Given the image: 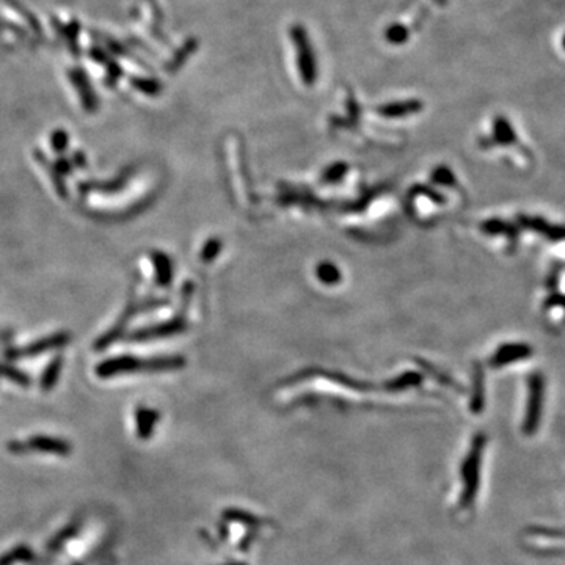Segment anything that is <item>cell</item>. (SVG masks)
<instances>
[{"mask_svg":"<svg viewBox=\"0 0 565 565\" xmlns=\"http://www.w3.org/2000/svg\"><path fill=\"white\" fill-rule=\"evenodd\" d=\"M292 43H294L297 51V64L300 71V77L306 85L316 84L317 80V60L314 53L311 43H309L305 27L296 24L291 29Z\"/></svg>","mask_w":565,"mask_h":565,"instance_id":"7a4b0ae2","label":"cell"},{"mask_svg":"<svg viewBox=\"0 0 565 565\" xmlns=\"http://www.w3.org/2000/svg\"><path fill=\"white\" fill-rule=\"evenodd\" d=\"M143 360L132 355H121L115 358H108L96 368V376L99 378H110L119 374H130L143 371Z\"/></svg>","mask_w":565,"mask_h":565,"instance_id":"277c9868","label":"cell"},{"mask_svg":"<svg viewBox=\"0 0 565 565\" xmlns=\"http://www.w3.org/2000/svg\"><path fill=\"white\" fill-rule=\"evenodd\" d=\"M543 402H545V378L542 374L536 372L529 377L528 382V402L523 420V432L526 435H534L542 422Z\"/></svg>","mask_w":565,"mask_h":565,"instance_id":"3957f363","label":"cell"},{"mask_svg":"<svg viewBox=\"0 0 565 565\" xmlns=\"http://www.w3.org/2000/svg\"><path fill=\"white\" fill-rule=\"evenodd\" d=\"M73 162H74V165H77L80 168H84L86 165V159L82 153H75L73 157Z\"/></svg>","mask_w":565,"mask_h":565,"instance_id":"f1b7e54d","label":"cell"},{"mask_svg":"<svg viewBox=\"0 0 565 565\" xmlns=\"http://www.w3.org/2000/svg\"><path fill=\"white\" fill-rule=\"evenodd\" d=\"M346 170H347V167L342 165V164H336V165H333V167H330L328 170L325 171L324 181H325V182H336V181H339V179L342 178V175H344V173H346Z\"/></svg>","mask_w":565,"mask_h":565,"instance_id":"cb8c5ba5","label":"cell"},{"mask_svg":"<svg viewBox=\"0 0 565 565\" xmlns=\"http://www.w3.org/2000/svg\"><path fill=\"white\" fill-rule=\"evenodd\" d=\"M433 181H437L440 184H453L454 175H450V171H448L446 168H438V170L433 173Z\"/></svg>","mask_w":565,"mask_h":565,"instance_id":"4316f807","label":"cell"},{"mask_svg":"<svg viewBox=\"0 0 565 565\" xmlns=\"http://www.w3.org/2000/svg\"><path fill=\"white\" fill-rule=\"evenodd\" d=\"M186 365V360L182 357H156L143 363V371H175Z\"/></svg>","mask_w":565,"mask_h":565,"instance_id":"7c38bea8","label":"cell"},{"mask_svg":"<svg viewBox=\"0 0 565 565\" xmlns=\"http://www.w3.org/2000/svg\"><path fill=\"white\" fill-rule=\"evenodd\" d=\"M69 341H71V335L69 333H63V331H62V333H56L52 336H47V338H45V339L32 342L30 346L23 347V349L10 350L7 353V358H10V360H18V358L36 357V355H41V353L47 352V350L58 349V347L67 346Z\"/></svg>","mask_w":565,"mask_h":565,"instance_id":"5b68a950","label":"cell"},{"mask_svg":"<svg viewBox=\"0 0 565 565\" xmlns=\"http://www.w3.org/2000/svg\"><path fill=\"white\" fill-rule=\"evenodd\" d=\"M317 278L324 285H336L341 280V270L331 263H320L317 267Z\"/></svg>","mask_w":565,"mask_h":565,"instance_id":"ac0fdd59","label":"cell"},{"mask_svg":"<svg viewBox=\"0 0 565 565\" xmlns=\"http://www.w3.org/2000/svg\"><path fill=\"white\" fill-rule=\"evenodd\" d=\"M128 181V176H121L115 179V181H110V182H82L80 184V192H106V193H112V192H118V190H121L124 182Z\"/></svg>","mask_w":565,"mask_h":565,"instance_id":"9a60e30c","label":"cell"},{"mask_svg":"<svg viewBox=\"0 0 565 565\" xmlns=\"http://www.w3.org/2000/svg\"><path fill=\"white\" fill-rule=\"evenodd\" d=\"M160 415L157 410L146 409V407H139L135 410V427H137V435L141 440H148L153 437L156 424L159 422Z\"/></svg>","mask_w":565,"mask_h":565,"instance_id":"9c48e42d","label":"cell"},{"mask_svg":"<svg viewBox=\"0 0 565 565\" xmlns=\"http://www.w3.org/2000/svg\"><path fill=\"white\" fill-rule=\"evenodd\" d=\"M77 531H79V523H73V525L67 526V528H63L56 537H53L51 543H49V550L57 551L58 548H62V545H64V543H67L69 539H73V537L77 534Z\"/></svg>","mask_w":565,"mask_h":565,"instance_id":"d6986e66","label":"cell"},{"mask_svg":"<svg viewBox=\"0 0 565 565\" xmlns=\"http://www.w3.org/2000/svg\"><path fill=\"white\" fill-rule=\"evenodd\" d=\"M562 45H564V49H565V36H564V41H562Z\"/></svg>","mask_w":565,"mask_h":565,"instance_id":"f546056e","label":"cell"},{"mask_svg":"<svg viewBox=\"0 0 565 565\" xmlns=\"http://www.w3.org/2000/svg\"><path fill=\"white\" fill-rule=\"evenodd\" d=\"M184 330H186V324H184L181 319H175V320H170V322H167V324L156 325V327H148V328L135 331V333L130 335L129 341H134V342L151 341V339H156V338H162V336L178 335Z\"/></svg>","mask_w":565,"mask_h":565,"instance_id":"8992f818","label":"cell"},{"mask_svg":"<svg viewBox=\"0 0 565 565\" xmlns=\"http://www.w3.org/2000/svg\"><path fill=\"white\" fill-rule=\"evenodd\" d=\"M494 140L501 145H512L517 141V134L514 132L512 126L506 118H496L494 121Z\"/></svg>","mask_w":565,"mask_h":565,"instance_id":"e0dca14e","label":"cell"},{"mask_svg":"<svg viewBox=\"0 0 565 565\" xmlns=\"http://www.w3.org/2000/svg\"><path fill=\"white\" fill-rule=\"evenodd\" d=\"M154 269H156V278L160 286H168L173 276V264L171 259L167 256L165 253L156 252L153 253Z\"/></svg>","mask_w":565,"mask_h":565,"instance_id":"4fadbf2b","label":"cell"},{"mask_svg":"<svg viewBox=\"0 0 565 565\" xmlns=\"http://www.w3.org/2000/svg\"><path fill=\"white\" fill-rule=\"evenodd\" d=\"M531 347L528 344H521V342H512V344H504L499 347V349L494 352V355L492 357V366L499 368V366H507L509 363L525 360V358L531 357Z\"/></svg>","mask_w":565,"mask_h":565,"instance_id":"ba28073f","label":"cell"},{"mask_svg":"<svg viewBox=\"0 0 565 565\" xmlns=\"http://www.w3.org/2000/svg\"><path fill=\"white\" fill-rule=\"evenodd\" d=\"M231 565H243V564H231Z\"/></svg>","mask_w":565,"mask_h":565,"instance_id":"4dcf8cb0","label":"cell"},{"mask_svg":"<svg viewBox=\"0 0 565 565\" xmlns=\"http://www.w3.org/2000/svg\"><path fill=\"white\" fill-rule=\"evenodd\" d=\"M0 376L8 378V380H13L14 383L23 385V387H29V385H30V377L27 376V374L21 372L19 369H14L12 366H2V365H0Z\"/></svg>","mask_w":565,"mask_h":565,"instance_id":"ffe728a7","label":"cell"},{"mask_svg":"<svg viewBox=\"0 0 565 565\" xmlns=\"http://www.w3.org/2000/svg\"><path fill=\"white\" fill-rule=\"evenodd\" d=\"M62 363H63L62 357H56L51 363H49V366L46 368V371L43 372V378H41L43 391H46L47 393V391H51L53 387H56L60 371H62Z\"/></svg>","mask_w":565,"mask_h":565,"instance_id":"2e32d148","label":"cell"},{"mask_svg":"<svg viewBox=\"0 0 565 565\" xmlns=\"http://www.w3.org/2000/svg\"><path fill=\"white\" fill-rule=\"evenodd\" d=\"M73 565H79V564H73Z\"/></svg>","mask_w":565,"mask_h":565,"instance_id":"1f68e13d","label":"cell"},{"mask_svg":"<svg viewBox=\"0 0 565 565\" xmlns=\"http://www.w3.org/2000/svg\"><path fill=\"white\" fill-rule=\"evenodd\" d=\"M385 36H387V41L391 43V45H402V43H405L407 38H409V30H407L405 25L394 24L388 27Z\"/></svg>","mask_w":565,"mask_h":565,"instance_id":"7402d4cb","label":"cell"},{"mask_svg":"<svg viewBox=\"0 0 565 565\" xmlns=\"http://www.w3.org/2000/svg\"><path fill=\"white\" fill-rule=\"evenodd\" d=\"M422 104L420 101H405V102H393V104H385L377 108L378 115L385 118H400L411 115V113L420 112Z\"/></svg>","mask_w":565,"mask_h":565,"instance_id":"8fae6325","label":"cell"},{"mask_svg":"<svg viewBox=\"0 0 565 565\" xmlns=\"http://www.w3.org/2000/svg\"><path fill=\"white\" fill-rule=\"evenodd\" d=\"M27 444H29L30 450H40V453L60 455V457H68V455H71V450H73L71 444L64 442V440L47 435L30 437Z\"/></svg>","mask_w":565,"mask_h":565,"instance_id":"52a82bcc","label":"cell"},{"mask_svg":"<svg viewBox=\"0 0 565 565\" xmlns=\"http://www.w3.org/2000/svg\"><path fill=\"white\" fill-rule=\"evenodd\" d=\"M220 250H221V242L219 241V239H217V237L211 239V241L206 242V245L203 247V252H201V259H203L204 263H209V261L215 259L217 256H219Z\"/></svg>","mask_w":565,"mask_h":565,"instance_id":"603a6c76","label":"cell"},{"mask_svg":"<svg viewBox=\"0 0 565 565\" xmlns=\"http://www.w3.org/2000/svg\"><path fill=\"white\" fill-rule=\"evenodd\" d=\"M8 450L12 454L23 455V454H29L30 448H29V444H27V442H18V440H14V442L8 443Z\"/></svg>","mask_w":565,"mask_h":565,"instance_id":"484cf974","label":"cell"},{"mask_svg":"<svg viewBox=\"0 0 565 565\" xmlns=\"http://www.w3.org/2000/svg\"><path fill=\"white\" fill-rule=\"evenodd\" d=\"M485 446V437L476 435L472 440L470 453L466 455L464 464H461L460 476H461V494H460V506L470 507L476 499L477 488H479L481 479V464L482 453Z\"/></svg>","mask_w":565,"mask_h":565,"instance_id":"6da1fadb","label":"cell"},{"mask_svg":"<svg viewBox=\"0 0 565 565\" xmlns=\"http://www.w3.org/2000/svg\"><path fill=\"white\" fill-rule=\"evenodd\" d=\"M35 554L29 545H18L0 556V565H16L18 562L34 561Z\"/></svg>","mask_w":565,"mask_h":565,"instance_id":"5bb4252c","label":"cell"},{"mask_svg":"<svg viewBox=\"0 0 565 565\" xmlns=\"http://www.w3.org/2000/svg\"><path fill=\"white\" fill-rule=\"evenodd\" d=\"M53 168H56V170L60 173V175H63V176H64V175H68V173L71 171V168H73V167H71V164H69L68 160H64V159H58V160H57V164L53 165Z\"/></svg>","mask_w":565,"mask_h":565,"instance_id":"83f0119b","label":"cell"},{"mask_svg":"<svg viewBox=\"0 0 565 565\" xmlns=\"http://www.w3.org/2000/svg\"><path fill=\"white\" fill-rule=\"evenodd\" d=\"M521 224L532 231L540 232V235L548 237L550 241H562L565 237V228L546 224L545 220L539 219V217H521Z\"/></svg>","mask_w":565,"mask_h":565,"instance_id":"30bf717a","label":"cell"},{"mask_svg":"<svg viewBox=\"0 0 565 565\" xmlns=\"http://www.w3.org/2000/svg\"><path fill=\"white\" fill-rule=\"evenodd\" d=\"M52 146L57 153H62V151L67 149L68 134L63 132V130H57V132L52 135Z\"/></svg>","mask_w":565,"mask_h":565,"instance_id":"d4e9b609","label":"cell"},{"mask_svg":"<svg viewBox=\"0 0 565 565\" xmlns=\"http://www.w3.org/2000/svg\"><path fill=\"white\" fill-rule=\"evenodd\" d=\"M476 383H474V394H472L471 400V409L472 411H481L483 407V376L481 369H477L476 372Z\"/></svg>","mask_w":565,"mask_h":565,"instance_id":"44dd1931","label":"cell"}]
</instances>
